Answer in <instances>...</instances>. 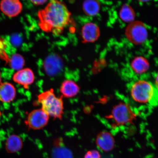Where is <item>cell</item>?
<instances>
[{
  "label": "cell",
  "mask_w": 158,
  "mask_h": 158,
  "mask_svg": "<svg viewBox=\"0 0 158 158\" xmlns=\"http://www.w3.org/2000/svg\"><path fill=\"white\" fill-rule=\"evenodd\" d=\"M13 80L17 83L27 89L34 82L35 76L31 69L25 68L18 71L14 75Z\"/></svg>",
  "instance_id": "9"
},
{
  "label": "cell",
  "mask_w": 158,
  "mask_h": 158,
  "mask_svg": "<svg viewBox=\"0 0 158 158\" xmlns=\"http://www.w3.org/2000/svg\"><path fill=\"white\" fill-rule=\"evenodd\" d=\"M16 96L15 89L9 83H2L0 84V100L4 102H10L14 99Z\"/></svg>",
  "instance_id": "12"
},
{
  "label": "cell",
  "mask_w": 158,
  "mask_h": 158,
  "mask_svg": "<svg viewBox=\"0 0 158 158\" xmlns=\"http://www.w3.org/2000/svg\"><path fill=\"white\" fill-rule=\"evenodd\" d=\"M82 8L86 15L94 16L97 15L100 11V3L96 1H86L83 4Z\"/></svg>",
  "instance_id": "16"
},
{
  "label": "cell",
  "mask_w": 158,
  "mask_h": 158,
  "mask_svg": "<svg viewBox=\"0 0 158 158\" xmlns=\"http://www.w3.org/2000/svg\"><path fill=\"white\" fill-rule=\"evenodd\" d=\"M0 9L7 16L13 17L21 13L23 5L21 2L18 0H3L0 3Z\"/></svg>",
  "instance_id": "7"
},
{
  "label": "cell",
  "mask_w": 158,
  "mask_h": 158,
  "mask_svg": "<svg viewBox=\"0 0 158 158\" xmlns=\"http://www.w3.org/2000/svg\"><path fill=\"white\" fill-rule=\"evenodd\" d=\"M10 66L13 70H19L23 69L24 66L25 61L21 55L14 54L9 59Z\"/></svg>",
  "instance_id": "18"
},
{
  "label": "cell",
  "mask_w": 158,
  "mask_h": 158,
  "mask_svg": "<svg viewBox=\"0 0 158 158\" xmlns=\"http://www.w3.org/2000/svg\"><path fill=\"white\" fill-rule=\"evenodd\" d=\"M135 114L128 104L121 102L114 106L110 118L116 125L124 126L132 123Z\"/></svg>",
  "instance_id": "4"
},
{
  "label": "cell",
  "mask_w": 158,
  "mask_h": 158,
  "mask_svg": "<svg viewBox=\"0 0 158 158\" xmlns=\"http://www.w3.org/2000/svg\"><path fill=\"white\" fill-rule=\"evenodd\" d=\"M130 67L133 72L137 75H141L147 72L149 68L147 59L142 56L135 57L132 60Z\"/></svg>",
  "instance_id": "13"
},
{
  "label": "cell",
  "mask_w": 158,
  "mask_h": 158,
  "mask_svg": "<svg viewBox=\"0 0 158 158\" xmlns=\"http://www.w3.org/2000/svg\"><path fill=\"white\" fill-rule=\"evenodd\" d=\"M1 75H0V84H1Z\"/></svg>",
  "instance_id": "23"
},
{
  "label": "cell",
  "mask_w": 158,
  "mask_h": 158,
  "mask_svg": "<svg viewBox=\"0 0 158 158\" xmlns=\"http://www.w3.org/2000/svg\"><path fill=\"white\" fill-rule=\"evenodd\" d=\"M126 35L128 40L133 44H143L148 39L147 27L141 22L133 21L126 28Z\"/></svg>",
  "instance_id": "5"
},
{
  "label": "cell",
  "mask_w": 158,
  "mask_h": 158,
  "mask_svg": "<svg viewBox=\"0 0 158 158\" xmlns=\"http://www.w3.org/2000/svg\"><path fill=\"white\" fill-rule=\"evenodd\" d=\"M31 2L33 4L35 5H41L44 4L47 1H31Z\"/></svg>",
  "instance_id": "21"
},
{
  "label": "cell",
  "mask_w": 158,
  "mask_h": 158,
  "mask_svg": "<svg viewBox=\"0 0 158 158\" xmlns=\"http://www.w3.org/2000/svg\"><path fill=\"white\" fill-rule=\"evenodd\" d=\"M23 146L22 140L17 135L10 136L6 142V149L9 153L17 152L22 149Z\"/></svg>",
  "instance_id": "15"
},
{
  "label": "cell",
  "mask_w": 158,
  "mask_h": 158,
  "mask_svg": "<svg viewBox=\"0 0 158 158\" xmlns=\"http://www.w3.org/2000/svg\"><path fill=\"white\" fill-rule=\"evenodd\" d=\"M155 85L156 88L158 89V73L157 74L155 77Z\"/></svg>",
  "instance_id": "22"
},
{
  "label": "cell",
  "mask_w": 158,
  "mask_h": 158,
  "mask_svg": "<svg viewBox=\"0 0 158 158\" xmlns=\"http://www.w3.org/2000/svg\"><path fill=\"white\" fill-rule=\"evenodd\" d=\"M129 89L132 99L137 103L152 106L158 104V89L151 82L144 80L134 81L130 84Z\"/></svg>",
  "instance_id": "2"
},
{
  "label": "cell",
  "mask_w": 158,
  "mask_h": 158,
  "mask_svg": "<svg viewBox=\"0 0 158 158\" xmlns=\"http://www.w3.org/2000/svg\"><path fill=\"white\" fill-rule=\"evenodd\" d=\"M53 158H73L70 150L62 146H56L53 151Z\"/></svg>",
  "instance_id": "19"
},
{
  "label": "cell",
  "mask_w": 158,
  "mask_h": 158,
  "mask_svg": "<svg viewBox=\"0 0 158 158\" xmlns=\"http://www.w3.org/2000/svg\"><path fill=\"white\" fill-rule=\"evenodd\" d=\"M37 100L41 105V108L49 117L62 119L64 109L63 97H57L53 89L40 94L37 97Z\"/></svg>",
  "instance_id": "3"
},
{
  "label": "cell",
  "mask_w": 158,
  "mask_h": 158,
  "mask_svg": "<svg viewBox=\"0 0 158 158\" xmlns=\"http://www.w3.org/2000/svg\"><path fill=\"white\" fill-rule=\"evenodd\" d=\"M96 143L101 149L105 152H109L113 149L114 145V139L108 132L102 131L97 136Z\"/></svg>",
  "instance_id": "10"
},
{
  "label": "cell",
  "mask_w": 158,
  "mask_h": 158,
  "mask_svg": "<svg viewBox=\"0 0 158 158\" xmlns=\"http://www.w3.org/2000/svg\"><path fill=\"white\" fill-rule=\"evenodd\" d=\"M80 88L76 82L70 80H65L61 84L60 91L62 96L66 98L75 97L80 92Z\"/></svg>",
  "instance_id": "11"
},
{
  "label": "cell",
  "mask_w": 158,
  "mask_h": 158,
  "mask_svg": "<svg viewBox=\"0 0 158 158\" xmlns=\"http://www.w3.org/2000/svg\"><path fill=\"white\" fill-rule=\"evenodd\" d=\"M60 59L56 56H49L45 61V71L50 76H54L60 71L61 68Z\"/></svg>",
  "instance_id": "14"
},
{
  "label": "cell",
  "mask_w": 158,
  "mask_h": 158,
  "mask_svg": "<svg viewBox=\"0 0 158 158\" xmlns=\"http://www.w3.org/2000/svg\"><path fill=\"white\" fill-rule=\"evenodd\" d=\"M100 35L99 27L95 23H87L82 27L81 35L84 43L94 42L98 40Z\"/></svg>",
  "instance_id": "8"
},
{
  "label": "cell",
  "mask_w": 158,
  "mask_h": 158,
  "mask_svg": "<svg viewBox=\"0 0 158 158\" xmlns=\"http://www.w3.org/2000/svg\"><path fill=\"white\" fill-rule=\"evenodd\" d=\"M119 16L122 21L130 23L133 22L135 19V12L130 5H124L120 9Z\"/></svg>",
  "instance_id": "17"
},
{
  "label": "cell",
  "mask_w": 158,
  "mask_h": 158,
  "mask_svg": "<svg viewBox=\"0 0 158 158\" xmlns=\"http://www.w3.org/2000/svg\"><path fill=\"white\" fill-rule=\"evenodd\" d=\"M49 116L42 109L33 110L27 116L25 123L31 129H42L48 124Z\"/></svg>",
  "instance_id": "6"
},
{
  "label": "cell",
  "mask_w": 158,
  "mask_h": 158,
  "mask_svg": "<svg viewBox=\"0 0 158 158\" xmlns=\"http://www.w3.org/2000/svg\"><path fill=\"white\" fill-rule=\"evenodd\" d=\"M38 25L45 32L62 34L72 22V14L63 2L51 1L38 12Z\"/></svg>",
  "instance_id": "1"
},
{
  "label": "cell",
  "mask_w": 158,
  "mask_h": 158,
  "mask_svg": "<svg viewBox=\"0 0 158 158\" xmlns=\"http://www.w3.org/2000/svg\"><path fill=\"white\" fill-rule=\"evenodd\" d=\"M84 158H101V156L98 151L96 150H92L86 153Z\"/></svg>",
  "instance_id": "20"
}]
</instances>
